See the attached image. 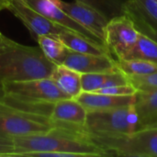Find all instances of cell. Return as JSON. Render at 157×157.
I'll list each match as a JSON object with an SVG mask.
<instances>
[{"label": "cell", "instance_id": "f1b7e54d", "mask_svg": "<svg viewBox=\"0 0 157 157\" xmlns=\"http://www.w3.org/2000/svg\"><path fill=\"white\" fill-rule=\"evenodd\" d=\"M4 38H5V36L0 32V44L2 43V41H3V40H4Z\"/></svg>", "mask_w": 157, "mask_h": 157}, {"label": "cell", "instance_id": "52a82bcc", "mask_svg": "<svg viewBox=\"0 0 157 157\" xmlns=\"http://www.w3.org/2000/svg\"><path fill=\"white\" fill-rule=\"evenodd\" d=\"M4 87L6 95L32 101L54 103L60 99L69 98L59 89L51 77L6 82Z\"/></svg>", "mask_w": 157, "mask_h": 157}, {"label": "cell", "instance_id": "4316f807", "mask_svg": "<svg viewBox=\"0 0 157 157\" xmlns=\"http://www.w3.org/2000/svg\"><path fill=\"white\" fill-rule=\"evenodd\" d=\"M5 96H6V91H5V87H4V83L0 81V102L3 100Z\"/></svg>", "mask_w": 157, "mask_h": 157}, {"label": "cell", "instance_id": "3957f363", "mask_svg": "<svg viewBox=\"0 0 157 157\" xmlns=\"http://www.w3.org/2000/svg\"><path fill=\"white\" fill-rule=\"evenodd\" d=\"M82 132L109 156L157 157V127L143 128L118 136H99Z\"/></svg>", "mask_w": 157, "mask_h": 157}, {"label": "cell", "instance_id": "5b68a950", "mask_svg": "<svg viewBox=\"0 0 157 157\" xmlns=\"http://www.w3.org/2000/svg\"><path fill=\"white\" fill-rule=\"evenodd\" d=\"M52 127L48 117L23 112L0 102V136L13 139L46 132Z\"/></svg>", "mask_w": 157, "mask_h": 157}, {"label": "cell", "instance_id": "277c9868", "mask_svg": "<svg viewBox=\"0 0 157 157\" xmlns=\"http://www.w3.org/2000/svg\"><path fill=\"white\" fill-rule=\"evenodd\" d=\"M80 128L85 132L99 136L130 134L138 129V117L133 104L109 109L89 110L85 124Z\"/></svg>", "mask_w": 157, "mask_h": 157}, {"label": "cell", "instance_id": "44dd1931", "mask_svg": "<svg viewBox=\"0 0 157 157\" xmlns=\"http://www.w3.org/2000/svg\"><path fill=\"white\" fill-rule=\"evenodd\" d=\"M97 10L108 20L125 15V4L128 0H75Z\"/></svg>", "mask_w": 157, "mask_h": 157}, {"label": "cell", "instance_id": "7c38bea8", "mask_svg": "<svg viewBox=\"0 0 157 157\" xmlns=\"http://www.w3.org/2000/svg\"><path fill=\"white\" fill-rule=\"evenodd\" d=\"M75 99H76L87 111H89L129 106L134 103L135 96H113L82 91Z\"/></svg>", "mask_w": 157, "mask_h": 157}, {"label": "cell", "instance_id": "d6986e66", "mask_svg": "<svg viewBox=\"0 0 157 157\" xmlns=\"http://www.w3.org/2000/svg\"><path fill=\"white\" fill-rule=\"evenodd\" d=\"M37 42L44 55L56 65H62L66 58L69 49L58 39L52 36L40 35L37 38Z\"/></svg>", "mask_w": 157, "mask_h": 157}, {"label": "cell", "instance_id": "2e32d148", "mask_svg": "<svg viewBox=\"0 0 157 157\" xmlns=\"http://www.w3.org/2000/svg\"><path fill=\"white\" fill-rule=\"evenodd\" d=\"M127 83H129L127 76L121 72L81 75V86L84 92H97L101 88Z\"/></svg>", "mask_w": 157, "mask_h": 157}, {"label": "cell", "instance_id": "9a60e30c", "mask_svg": "<svg viewBox=\"0 0 157 157\" xmlns=\"http://www.w3.org/2000/svg\"><path fill=\"white\" fill-rule=\"evenodd\" d=\"M50 77L69 98H75L82 92L81 74L71 68L57 65Z\"/></svg>", "mask_w": 157, "mask_h": 157}, {"label": "cell", "instance_id": "cb8c5ba5", "mask_svg": "<svg viewBox=\"0 0 157 157\" xmlns=\"http://www.w3.org/2000/svg\"><path fill=\"white\" fill-rule=\"evenodd\" d=\"M96 93L108 94L113 96H132L136 93V88L131 83H127L123 85H118V86L101 88L98 90Z\"/></svg>", "mask_w": 157, "mask_h": 157}, {"label": "cell", "instance_id": "30bf717a", "mask_svg": "<svg viewBox=\"0 0 157 157\" xmlns=\"http://www.w3.org/2000/svg\"><path fill=\"white\" fill-rule=\"evenodd\" d=\"M72 18L87 29L105 43V29L109 20L97 10L81 2L52 0Z\"/></svg>", "mask_w": 157, "mask_h": 157}, {"label": "cell", "instance_id": "83f0119b", "mask_svg": "<svg viewBox=\"0 0 157 157\" xmlns=\"http://www.w3.org/2000/svg\"><path fill=\"white\" fill-rule=\"evenodd\" d=\"M8 6V0H0V11L6 9Z\"/></svg>", "mask_w": 157, "mask_h": 157}, {"label": "cell", "instance_id": "6da1fadb", "mask_svg": "<svg viewBox=\"0 0 157 157\" xmlns=\"http://www.w3.org/2000/svg\"><path fill=\"white\" fill-rule=\"evenodd\" d=\"M16 147L11 157H107L109 155L91 143L80 126L56 122L42 133L12 139Z\"/></svg>", "mask_w": 157, "mask_h": 157}, {"label": "cell", "instance_id": "7a4b0ae2", "mask_svg": "<svg viewBox=\"0 0 157 157\" xmlns=\"http://www.w3.org/2000/svg\"><path fill=\"white\" fill-rule=\"evenodd\" d=\"M56 66L40 47L22 45L6 36L0 44V81L3 83L50 77Z\"/></svg>", "mask_w": 157, "mask_h": 157}, {"label": "cell", "instance_id": "ffe728a7", "mask_svg": "<svg viewBox=\"0 0 157 157\" xmlns=\"http://www.w3.org/2000/svg\"><path fill=\"white\" fill-rule=\"evenodd\" d=\"M131 59L144 60L157 64V42L140 33L136 44L125 57V60Z\"/></svg>", "mask_w": 157, "mask_h": 157}, {"label": "cell", "instance_id": "d4e9b609", "mask_svg": "<svg viewBox=\"0 0 157 157\" xmlns=\"http://www.w3.org/2000/svg\"><path fill=\"white\" fill-rule=\"evenodd\" d=\"M125 15H127L133 22L135 28L138 29V31L147 37H149L151 40H155V42H157V31L153 29L152 28H150L145 22H144L139 17H137L136 15L134 14H132V13H128L126 12Z\"/></svg>", "mask_w": 157, "mask_h": 157}, {"label": "cell", "instance_id": "4fadbf2b", "mask_svg": "<svg viewBox=\"0 0 157 157\" xmlns=\"http://www.w3.org/2000/svg\"><path fill=\"white\" fill-rule=\"evenodd\" d=\"M87 110L75 98H63L53 105L50 119L53 123L60 122L83 126L86 122Z\"/></svg>", "mask_w": 157, "mask_h": 157}, {"label": "cell", "instance_id": "ba28073f", "mask_svg": "<svg viewBox=\"0 0 157 157\" xmlns=\"http://www.w3.org/2000/svg\"><path fill=\"white\" fill-rule=\"evenodd\" d=\"M6 9L23 22L35 40L40 35L57 38L63 29H66L46 18L24 0H8V6Z\"/></svg>", "mask_w": 157, "mask_h": 157}, {"label": "cell", "instance_id": "484cf974", "mask_svg": "<svg viewBox=\"0 0 157 157\" xmlns=\"http://www.w3.org/2000/svg\"><path fill=\"white\" fill-rule=\"evenodd\" d=\"M15 150L16 147L12 139L0 136V157H11Z\"/></svg>", "mask_w": 157, "mask_h": 157}, {"label": "cell", "instance_id": "7402d4cb", "mask_svg": "<svg viewBox=\"0 0 157 157\" xmlns=\"http://www.w3.org/2000/svg\"><path fill=\"white\" fill-rule=\"evenodd\" d=\"M119 72L125 75H146L157 72V64L140 59H115Z\"/></svg>", "mask_w": 157, "mask_h": 157}, {"label": "cell", "instance_id": "603a6c76", "mask_svg": "<svg viewBox=\"0 0 157 157\" xmlns=\"http://www.w3.org/2000/svg\"><path fill=\"white\" fill-rule=\"evenodd\" d=\"M129 83H131L136 91L157 89V72L146 75H126Z\"/></svg>", "mask_w": 157, "mask_h": 157}, {"label": "cell", "instance_id": "5bb4252c", "mask_svg": "<svg viewBox=\"0 0 157 157\" xmlns=\"http://www.w3.org/2000/svg\"><path fill=\"white\" fill-rule=\"evenodd\" d=\"M134 109L138 117V129L157 127V89L137 90Z\"/></svg>", "mask_w": 157, "mask_h": 157}, {"label": "cell", "instance_id": "ac0fdd59", "mask_svg": "<svg viewBox=\"0 0 157 157\" xmlns=\"http://www.w3.org/2000/svg\"><path fill=\"white\" fill-rule=\"evenodd\" d=\"M126 12L136 15L157 31V0H128L125 4Z\"/></svg>", "mask_w": 157, "mask_h": 157}, {"label": "cell", "instance_id": "e0dca14e", "mask_svg": "<svg viewBox=\"0 0 157 157\" xmlns=\"http://www.w3.org/2000/svg\"><path fill=\"white\" fill-rule=\"evenodd\" d=\"M68 49L76 52L91 53V54H109L111 55L110 52L107 47L98 45L86 38L69 30L63 29L57 37Z\"/></svg>", "mask_w": 157, "mask_h": 157}, {"label": "cell", "instance_id": "9c48e42d", "mask_svg": "<svg viewBox=\"0 0 157 157\" xmlns=\"http://www.w3.org/2000/svg\"><path fill=\"white\" fill-rule=\"evenodd\" d=\"M28 5L44 16L46 18L51 20L52 22L62 26L84 38L96 43L98 45H101L107 47L106 44L96 35L90 32L84 26L79 24L74 18H72L69 15H67L63 10H62L58 6H56L52 0H24ZM108 48V47H107Z\"/></svg>", "mask_w": 157, "mask_h": 157}, {"label": "cell", "instance_id": "8992f818", "mask_svg": "<svg viewBox=\"0 0 157 157\" xmlns=\"http://www.w3.org/2000/svg\"><path fill=\"white\" fill-rule=\"evenodd\" d=\"M140 32L132 20L122 15L109 20L105 29V44L116 59H125L136 44Z\"/></svg>", "mask_w": 157, "mask_h": 157}, {"label": "cell", "instance_id": "8fae6325", "mask_svg": "<svg viewBox=\"0 0 157 157\" xmlns=\"http://www.w3.org/2000/svg\"><path fill=\"white\" fill-rule=\"evenodd\" d=\"M70 50V49H69ZM63 65L82 74L119 72L115 59L109 54H91L69 51Z\"/></svg>", "mask_w": 157, "mask_h": 157}]
</instances>
